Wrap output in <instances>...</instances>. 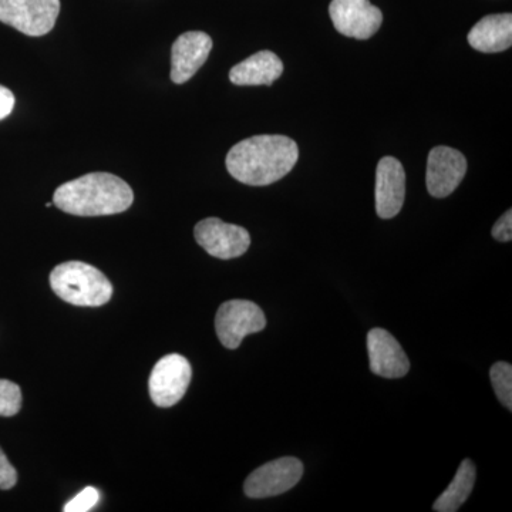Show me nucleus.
Returning <instances> with one entry per match:
<instances>
[{
    "instance_id": "nucleus-4",
    "label": "nucleus",
    "mask_w": 512,
    "mask_h": 512,
    "mask_svg": "<svg viewBox=\"0 0 512 512\" xmlns=\"http://www.w3.org/2000/svg\"><path fill=\"white\" fill-rule=\"evenodd\" d=\"M60 0H0V22L26 36H45L55 28Z\"/></svg>"
},
{
    "instance_id": "nucleus-21",
    "label": "nucleus",
    "mask_w": 512,
    "mask_h": 512,
    "mask_svg": "<svg viewBox=\"0 0 512 512\" xmlns=\"http://www.w3.org/2000/svg\"><path fill=\"white\" fill-rule=\"evenodd\" d=\"M493 237L500 242H510L512 239V211L505 212L503 217L500 218L491 231Z\"/></svg>"
},
{
    "instance_id": "nucleus-18",
    "label": "nucleus",
    "mask_w": 512,
    "mask_h": 512,
    "mask_svg": "<svg viewBox=\"0 0 512 512\" xmlns=\"http://www.w3.org/2000/svg\"><path fill=\"white\" fill-rule=\"evenodd\" d=\"M20 409H22V390L18 384L0 379V416H15Z\"/></svg>"
},
{
    "instance_id": "nucleus-15",
    "label": "nucleus",
    "mask_w": 512,
    "mask_h": 512,
    "mask_svg": "<svg viewBox=\"0 0 512 512\" xmlns=\"http://www.w3.org/2000/svg\"><path fill=\"white\" fill-rule=\"evenodd\" d=\"M468 43L483 53H500L512 45V15H488L468 33Z\"/></svg>"
},
{
    "instance_id": "nucleus-11",
    "label": "nucleus",
    "mask_w": 512,
    "mask_h": 512,
    "mask_svg": "<svg viewBox=\"0 0 512 512\" xmlns=\"http://www.w3.org/2000/svg\"><path fill=\"white\" fill-rule=\"evenodd\" d=\"M376 212L383 220L396 217L406 197V173L394 157H384L376 170Z\"/></svg>"
},
{
    "instance_id": "nucleus-1",
    "label": "nucleus",
    "mask_w": 512,
    "mask_h": 512,
    "mask_svg": "<svg viewBox=\"0 0 512 512\" xmlns=\"http://www.w3.org/2000/svg\"><path fill=\"white\" fill-rule=\"evenodd\" d=\"M299 147L285 136H255L229 150L228 173L239 183L265 187L282 180L298 163Z\"/></svg>"
},
{
    "instance_id": "nucleus-19",
    "label": "nucleus",
    "mask_w": 512,
    "mask_h": 512,
    "mask_svg": "<svg viewBox=\"0 0 512 512\" xmlns=\"http://www.w3.org/2000/svg\"><path fill=\"white\" fill-rule=\"evenodd\" d=\"M100 494L97 488L87 487L84 488L82 493L76 495L72 501L66 504L63 508L64 512H87L93 510L99 503Z\"/></svg>"
},
{
    "instance_id": "nucleus-3",
    "label": "nucleus",
    "mask_w": 512,
    "mask_h": 512,
    "mask_svg": "<svg viewBox=\"0 0 512 512\" xmlns=\"http://www.w3.org/2000/svg\"><path fill=\"white\" fill-rule=\"evenodd\" d=\"M53 292L76 306H103L113 296V285L99 269L80 261L57 265L50 274Z\"/></svg>"
},
{
    "instance_id": "nucleus-17",
    "label": "nucleus",
    "mask_w": 512,
    "mask_h": 512,
    "mask_svg": "<svg viewBox=\"0 0 512 512\" xmlns=\"http://www.w3.org/2000/svg\"><path fill=\"white\" fill-rule=\"evenodd\" d=\"M491 383L498 400L504 407L512 410V366L507 362H498L490 370Z\"/></svg>"
},
{
    "instance_id": "nucleus-22",
    "label": "nucleus",
    "mask_w": 512,
    "mask_h": 512,
    "mask_svg": "<svg viewBox=\"0 0 512 512\" xmlns=\"http://www.w3.org/2000/svg\"><path fill=\"white\" fill-rule=\"evenodd\" d=\"M15 94L0 86V120L6 119L15 109Z\"/></svg>"
},
{
    "instance_id": "nucleus-13",
    "label": "nucleus",
    "mask_w": 512,
    "mask_h": 512,
    "mask_svg": "<svg viewBox=\"0 0 512 512\" xmlns=\"http://www.w3.org/2000/svg\"><path fill=\"white\" fill-rule=\"evenodd\" d=\"M212 39L204 32L183 33L171 47V80L187 83L210 56Z\"/></svg>"
},
{
    "instance_id": "nucleus-16",
    "label": "nucleus",
    "mask_w": 512,
    "mask_h": 512,
    "mask_svg": "<svg viewBox=\"0 0 512 512\" xmlns=\"http://www.w3.org/2000/svg\"><path fill=\"white\" fill-rule=\"evenodd\" d=\"M476 483V466L473 461L464 460L458 467L456 477L453 478L447 490L437 498L433 510L437 512H456L466 503Z\"/></svg>"
},
{
    "instance_id": "nucleus-5",
    "label": "nucleus",
    "mask_w": 512,
    "mask_h": 512,
    "mask_svg": "<svg viewBox=\"0 0 512 512\" xmlns=\"http://www.w3.org/2000/svg\"><path fill=\"white\" fill-rule=\"evenodd\" d=\"M266 326L265 313L251 301H228L222 303L215 316L218 339L227 349H238L242 340L251 333H258Z\"/></svg>"
},
{
    "instance_id": "nucleus-7",
    "label": "nucleus",
    "mask_w": 512,
    "mask_h": 512,
    "mask_svg": "<svg viewBox=\"0 0 512 512\" xmlns=\"http://www.w3.org/2000/svg\"><path fill=\"white\" fill-rule=\"evenodd\" d=\"M303 464L295 457L269 461L245 480L244 491L249 498H268L291 490L301 481Z\"/></svg>"
},
{
    "instance_id": "nucleus-2",
    "label": "nucleus",
    "mask_w": 512,
    "mask_h": 512,
    "mask_svg": "<svg viewBox=\"0 0 512 512\" xmlns=\"http://www.w3.org/2000/svg\"><path fill=\"white\" fill-rule=\"evenodd\" d=\"M134 192L126 181L109 173H92L60 185L53 205L77 217L121 214L131 207Z\"/></svg>"
},
{
    "instance_id": "nucleus-12",
    "label": "nucleus",
    "mask_w": 512,
    "mask_h": 512,
    "mask_svg": "<svg viewBox=\"0 0 512 512\" xmlns=\"http://www.w3.org/2000/svg\"><path fill=\"white\" fill-rule=\"evenodd\" d=\"M370 370L384 379H400L409 373L410 362L397 339L387 330L375 328L367 335Z\"/></svg>"
},
{
    "instance_id": "nucleus-20",
    "label": "nucleus",
    "mask_w": 512,
    "mask_h": 512,
    "mask_svg": "<svg viewBox=\"0 0 512 512\" xmlns=\"http://www.w3.org/2000/svg\"><path fill=\"white\" fill-rule=\"evenodd\" d=\"M18 483V473L0 448V490H10Z\"/></svg>"
},
{
    "instance_id": "nucleus-9",
    "label": "nucleus",
    "mask_w": 512,
    "mask_h": 512,
    "mask_svg": "<svg viewBox=\"0 0 512 512\" xmlns=\"http://www.w3.org/2000/svg\"><path fill=\"white\" fill-rule=\"evenodd\" d=\"M329 16L340 35L359 40L376 35L383 22L382 10L369 0H332Z\"/></svg>"
},
{
    "instance_id": "nucleus-14",
    "label": "nucleus",
    "mask_w": 512,
    "mask_h": 512,
    "mask_svg": "<svg viewBox=\"0 0 512 512\" xmlns=\"http://www.w3.org/2000/svg\"><path fill=\"white\" fill-rule=\"evenodd\" d=\"M284 73V63L269 50L255 53L232 67L229 80L235 86H271Z\"/></svg>"
},
{
    "instance_id": "nucleus-10",
    "label": "nucleus",
    "mask_w": 512,
    "mask_h": 512,
    "mask_svg": "<svg viewBox=\"0 0 512 512\" xmlns=\"http://www.w3.org/2000/svg\"><path fill=\"white\" fill-rule=\"evenodd\" d=\"M467 173V160L450 147H434L427 160L426 184L431 197L446 198L457 190Z\"/></svg>"
},
{
    "instance_id": "nucleus-8",
    "label": "nucleus",
    "mask_w": 512,
    "mask_h": 512,
    "mask_svg": "<svg viewBox=\"0 0 512 512\" xmlns=\"http://www.w3.org/2000/svg\"><path fill=\"white\" fill-rule=\"evenodd\" d=\"M194 237L198 245L214 258L234 259L242 256L251 245L247 229L227 224L220 218H207L195 225Z\"/></svg>"
},
{
    "instance_id": "nucleus-6",
    "label": "nucleus",
    "mask_w": 512,
    "mask_h": 512,
    "mask_svg": "<svg viewBox=\"0 0 512 512\" xmlns=\"http://www.w3.org/2000/svg\"><path fill=\"white\" fill-rule=\"evenodd\" d=\"M192 369L184 356H164L158 360L150 375V396L158 407H171L183 399L190 386Z\"/></svg>"
}]
</instances>
